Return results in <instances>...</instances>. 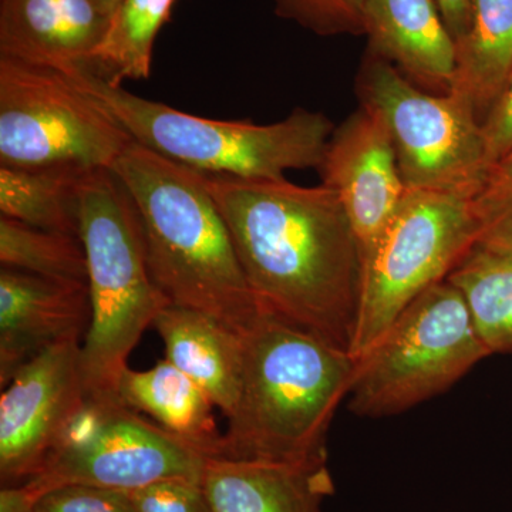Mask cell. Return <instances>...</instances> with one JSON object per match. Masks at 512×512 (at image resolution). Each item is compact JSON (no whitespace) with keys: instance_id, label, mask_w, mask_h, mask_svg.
<instances>
[{"instance_id":"9c48e42d","label":"cell","mask_w":512,"mask_h":512,"mask_svg":"<svg viewBox=\"0 0 512 512\" xmlns=\"http://www.w3.org/2000/svg\"><path fill=\"white\" fill-rule=\"evenodd\" d=\"M133 143L72 77L0 56V165L111 171Z\"/></svg>"},{"instance_id":"30bf717a","label":"cell","mask_w":512,"mask_h":512,"mask_svg":"<svg viewBox=\"0 0 512 512\" xmlns=\"http://www.w3.org/2000/svg\"><path fill=\"white\" fill-rule=\"evenodd\" d=\"M208 458L117 397H84L80 409L23 487L35 495L67 484L134 491L168 478L202 481Z\"/></svg>"},{"instance_id":"83f0119b","label":"cell","mask_w":512,"mask_h":512,"mask_svg":"<svg viewBox=\"0 0 512 512\" xmlns=\"http://www.w3.org/2000/svg\"><path fill=\"white\" fill-rule=\"evenodd\" d=\"M488 160L493 168L512 150V77L483 123Z\"/></svg>"},{"instance_id":"484cf974","label":"cell","mask_w":512,"mask_h":512,"mask_svg":"<svg viewBox=\"0 0 512 512\" xmlns=\"http://www.w3.org/2000/svg\"><path fill=\"white\" fill-rule=\"evenodd\" d=\"M36 512H134L130 491L67 484L37 495Z\"/></svg>"},{"instance_id":"1f68e13d","label":"cell","mask_w":512,"mask_h":512,"mask_svg":"<svg viewBox=\"0 0 512 512\" xmlns=\"http://www.w3.org/2000/svg\"><path fill=\"white\" fill-rule=\"evenodd\" d=\"M93 2L96 3L97 8H99L104 15L110 16L123 0H93Z\"/></svg>"},{"instance_id":"603a6c76","label":"cell","mask_w":512,"mask_h":512,"mask_svg":"<svg viewBox=\"0 0 512 512\" xmlns=\"http://www.w3.org/2000/svg\"><path fill=\"white\" fill-rule=\"evenodd\" d=\"M2 268L18 269L47 278L87 282V256L76 235L30 227L0 217Z\"/></svg>"},{"instance_id":"277c9868","label":"cell","mask_w":512,"mask_h":512,"mask_svg":"<svg viewBox=\"0 0 512 512\" xmlns=\"http://www.w3.org/2000/svg\"><path fill=\"white\" fill-rule=\"evenodd\" d=\"M67 76L100 101L136 143L202 174L284 180L286 171L318 170L335 130L319 111L295 109L272 124L204 119L136 96L87 69Z\"/></svg>"},{"instance_id":"52a82bcc","label":"cell","mask_w":512,"mask_h":512,"mask_svg":"<svg viewBox=\"0 0 512 512\" xmlns=\"http://www.w3.org/2000/svg\"><path fill=\"white\" fill-rule=\"evenodd\" d=\"M356 94L359 106L386 127L407 190L474 200L490 184L483 124L466 101L421 89L369 52L356 76Z\"/></svg>"},{"instance_id":"5b68a950","label":"cell","mask_w":512,"mask_h":512,"mask_svg":"<svg viewBox=\"0 0 512 512\" xmlns=\"http://www.w3.org/2000/svg\"><path fill=\"white\" fill-rule=\"evenodd\" d=\"M79 234L92 301L82 346L84 387L87 396L116 397L131 350L170 301L154 284L136 208L113 171L83 178Z\"/></svg>"},{"instance_id":"8992f818","label":"cell","mask_w":512,"mask_h":512,"mask_svg":"<svg viewBox=\"0 0 512 512\" xmlns=\"http://www.w3.org/2000/svg\"><path fill=\"white\" fill-rule=\"evenodd\" d=\"M488 356L466 299L446 279L414 299L356 357L349 410L375 419L407 412L447 392Z\"/></svg>"},{"instance_id":"d6986e66","label":"cell","mask_w":512,"mask_h":512,"mask_svg":"<svg viewBox=\"0 0 512 512\" xmlns=\"http://www.w3.org/2000/svg\"><path fill=\"white\" fill-rule=\"evenodd\" d=\"M457 47L450 93L470 104L483 124L512 77V0H473L470 32Z\"/></svg>"},{"instance_id":"d4e9b609","label":"cell","mask_w":512,"mask_h":512,"mask_svg":"<svg viewBox=\"0 0 512 512\" xmlns=\"http://www.w3.org/2000/svg\"><path fill=\"white\" fill-rule=\"evenodd\" d=\"M476 247L512 256V180L491 181L473 200Z\"/></svg>"},{"instance_id":"2e32d148","label":"cell","mask_w":512,"mask_h":512,"mask_svg":"<svg viewBox=\"0 0 512 512\" xmlns=\"http://www.w3.org/2000/svg\"><path fill=\"white\" fill-rule=\"evenodd\" d=\"M212 512H325L336 493L329 461L264 463L208 458L202 477Z\"/></svg>"},{"instance_id":"7402d4cb","label":"cell","mask_w":512,"mask_h":512,"mask_svg":"<svg viewBox=\"0 0 512 512\" xmlns=\"http://www.w3.org/2000/svg\"><path fill=\"white\" fill-rule=\"evenodd\" d=\"M491 355L512 353V256L474 247L448 275Z\"/></svg>"},{"instance_id":"f546056e","label":"cell","mask_w":512,"mask_h":512,"mask_svg":"<svg viewBox=\"0 0 512 512\" xmlns=\"http://www.w3.org/2000/svg\"><path fill=\"white\" fill-rule=\"evenodd\" d=\"M35 501V495L23 485L0 490V512H36Z\"/></svg>"},{"instance_id":"9a60e30c","label":"cell","mask_w":512,"mask_h":512,"mask_svg":"<svg viewBox=\"0 0 512 512\" xmlns=\"http://www.w3.org/2000/svg\"><path fill=\"white\" fill-rule=\"evenodd\" d=\"M363 26L367 52L427 92H451L458 47L436 0H366Z\"/></svg>"},{"instance_id":"cb8c5ba5","label":"cell","mask_w":512,"mask_h":512,"mask_svg":"<svg viewBox=\"0 0 512 512\" xmlns=\"http://www.w3.org/2000/svg\"><path fill=\"white\" fill-rule=\"evenodd\" d=\"M281 18L319 36L363 35L366 0H274Z\"/></svg>"},{"instance_id":"6da1fadb","label":"cell","mask_w":512,"mask_h":512,"mask_svg":"<svg viewBox=\"0 0 512 512\" xmlns=\"http://www.w3.org/2000/svg\"><path fill=\"white\" fill-rule=\"evenodd\" d=\"M204 175L261 311L350 353L362 252L338 195L286 178Z\"/></svg>"},{"instance_id":"7a4b0ae2","label":"cell","mask_w":512,"mask_h":512,"mask_svg":"<svg viewBox=\"0 0 512 512\" xmlns=\"http://www.w3.org/2000/svg\"><path fill=\"white\" fill-rule=\"evenodd\" d=\"M126 188L154 284L171 303L245 333L264 315L205 175L134 141L111 168Z\"/></svg>"},{"instance_id":"44dd1931","label":"cell","mask_w":512,"mask_h":512,"mask_svg":"<svg viewBox=\"0 0 512 512\" xmlns=\"http://www.w3.org/2000/svg\"><path fill=\"white\" fill-rule=\"evenodd\" d=\"M175 0H123L111 13L109 25L89 66L113 84L150 77L158 32L170 18Z\"/></svg>"},{"instance_id":"7c38bea8","label":"cell","mask_w":512,"mask_h":512,"mask_svg":"<svg viewBox=\"0 0 512 512\" xmlns=\"http://www.w3.org/2000/svg\"><path fill=\"white\" fill-rule=\"evenodd\" d=\"M318 171L342 202L365 258L409 191L379 117L357 107L333 130Z\"/></svg>"},{"instance_id":"ac0fdd59","label":"cell","mask_w":512,"mask_h":512,"mask_svg":"<svg viewBox=\"0 0 512 512\" xmlns=\"http://www.w3.org/2000/svg\"><path fill=\"white\" fill-rule=\"evenodd\" d=\"M116 397L202 456L221 458L224 433L215 421L214 402L167 359L143 372L127 366L117 380Z\"/></svg>"},{"instance_id":"4fadbf2b","label":"cell","mask_w":512,"mask_h":512,"mask_svg":"<svg viewBox=\"0 0 512 512\" xmlns=\"http://www.w3.org/2000/svg\"><path fill=\"white\" fill-rule=\"evenodd\" d=\"M89 284L0 269V384L46 349L86 335Z\"/></svg>"},{"instance_id":"e0dca14e","label":"cell","mask_w":512,"mask_h":512,"mask_svg":"<svg viewBox=\"0 0 512 512\" xmlns=\"http://www.w3.org/2000/svg\"><path fill=\"white\" fill-rule=\"evenodd\" d=\"M151 326L163 339L165 359L194 380L225 416H231L241 389L244 333L207 313L171 302Z\"/></svg>"},{"instance_id":"ba28073f","label":"cell","mask_w":512,"mask_h":512,"mask_svg":"<svg viewBox=\"0 0 512 512\" xmlns=\"http://www.w3.org/2000/svg\"><path fill=\"white\" fill-rule=\"evenodd\" d=\"M473 200L409 190L362 259L359 312L350 355L359 357L431 286L446 281L476 247Z\"/></svg>"},{"instance_id":"5bb4252c","label":"cell","mask_w":512,"mask_h":512,"mask_svg":"<svg viewBox=\"0 0 512 512\" xmlns=\"http://www.w3.org/2000/svg\"><path fill=\"white\" fill-rule=\"evenodd\" d=\"M93 0H0V56L72 74L109 25Z\"/></svg>"},{"instance_id":"f1b7e54d","label":"cell","mask_w":512,"mask_h":512,"mask_svg":"<svg viewBox=\"0 0 512 512\" xmlns=\"http://www.w3.org/2000/svg\"><path fill=\"white\" fill-rule=\"evenodd\" d=\"M436 3L457 45L463 42L471 28L473 0H436Z\"/></svg>"},{"instance_id":"4316f807","label":"cell","mask_w":512,"mask_h":512,"mask_svg":"<svg viewBox=\"0 0 512 512\" xmlns=\"http://www.w3.org/2000/svg\"><path fill=\"white\" fill-rule=\"evenodd\" d=\"M134 512H212L204 484L168 478L130 491Z\"/></svg>"},{"instance_id":"4dcf8cb0","label":"cell","mask_w":512,"mask_h":512,"mask_svg":"<svg viewBox=\"0 0 512 512\" xmlns=\"http://www.w3.org/2000/svg\"><path fill=\"white\" fill-rule=\"evenodd\" d=\"M512 180V150L503 158L498 161L493 168L491 174V181H511Z\"/></svg>"},{"instance_id":"ffe728a7","label":"cell","mask_w":512,"mask_h":512,"mask_svg":"<svg viewBox=\"0 0 512 512\" xmlns=\"http://www.w3.org/2000/svg\"><path fill=\"white\" fill-rule=\"evenodd\" d=\"M90 171L0 165V212L30 227L80 237V185Z\"/></svg>"},{"instance_id":"3957f363","label":"cell","mask_w":512,"mask_h":512,"mask_svg":"<svg viewBox=\"0 0 512 512\" xmlns=\"http://www.w3.org/2000/svg\"><path fill=\"white\" fill-rule=\"evenodd\" d=\"M355 366L348 350L264 313L244 333L241 389L227 417L221 458L329 461L330 424L349 394Z\"/></svg>"},{"instance_id":"8fae6325","label":"cell","mask_w":512,"mask_h":512,"mask_svg":"<svg viewBox=\"0 0 512 512\" xmlns=\"http://www.w3.org/2000/svg\"><path fill=\"white\" fill-rule=\"evenodd\" d=\"M86 397L79 339L37 355L13 376L0 397V483L18 487L46 458Z\"/></svg>"}]
</instances>
